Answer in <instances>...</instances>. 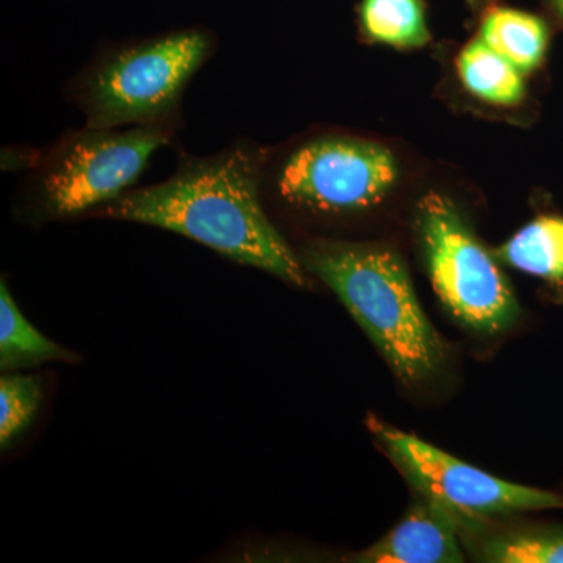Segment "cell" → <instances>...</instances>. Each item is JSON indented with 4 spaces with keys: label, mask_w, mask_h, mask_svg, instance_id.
Instances as JSON below:
<instances>
[{
    "label": "cell",
    "mask_w": 563,
    "mask_h": 563,
    "mask_svg": "<svg viewBox=\"0 0 563 563\" xmlns=\"http://www.w3.org/2000/svg\"><path fill=\"white\" fill-rule=\"evenodd\" d=\"M457 70L466 90L485 102L515 106L523 99V74L481 38L461 52Z\"/></svg>",
    "instance_id": "8fae6325"
},
{
    "label": "cell",
    "mask_w": 563,
    "mask_h": 563,
    "mask_svg": "<svg viewBox=\"0 0 563 563\" xmlns=\"http://www.w3.org/2000/svg\"><path fill=\"white\" fill-rule=\"evenodd\" d=\"M102 213L180 233L232 261L307 285L301 262L262 209L257 155L244 147L191 162L161 185L124 192Z\"/></svg>",
    "instance_id": "6da1fadb"
},
{
    "label": "cell",
    "mask_w": 563,
    "mask_h": 563,
    "mask_svg": "<svg viewBox=\"0 0 563 563\" xmlns=\"http://www.w3.org/2000/svg\"><path fill=\"white\" fill-rule=\"evenodd\" d=\"M303 262L335 291L402 383H421L439 368L444 343L426 317L395 251L318 242L303 252Z\"/></svg>",
    "instance_id": "7a4b0ae2"
},
{
    "label": "cell",
    "mask_w": 563,
    "mask_h": 563,
    "mask_svg": "<svg viewBox=\"0 0 563 563\" xmlns=\"http://www.w3.org/2000/svg\"><path fill=\"white\" fill-rule=\"evenodd\" d=\"M499 258L518 272L548 280H563V218L540 217L498 251Z\"/></svg>",
    "instance_id": "7c38bea8"
},
{
    "label": "cell",
    "mask_w": 563,
    "mask_h": 563,
    "mask_svg": "<svg viewBox=\"0 0 563 563\" xmlns=\"http://www.w3.org/2000/svg\"><path fill=\"white\" fill-rule=\"evenodd\" d=\"M483 559L493 563H563V532L503 533L484 544Z\"/></svg>",
    "instance_id": "5bb4252c"
},
{
    "label": "cell",
    "mask_w": 563,
    "mask_h": 563,
    "mask_svg": "<svg viewBox=\"0 0 563 563\" xmlns=\"http://www.w3.org/2000/svg\"><path fill=\"white\" fill-rule=\"evenodd\" d=\"M398 177V162L383 144L328 136L292 152L277 185L292 206L318 213H350L383 202Z\"/></svg>",
    "instance_id": "8992f818"
},
{
    "label": "cell",
    "mask_w": 563,
    "mask_h": 563,
    "mask_svg": "<svg viewBox=\"0 0 563 563\" xmlns=\"http://www.w3.org/2000/svg\"><path fill=\"white\" fill-rule=\"evenodd\" d=\"M168 133L157 125H139L132 131L91 129L63 144L44 177L51 211L70 217L110 202L139 179Z\"/></svg>",
    "instance_id": "52a82bcc"
},
{
    "label": "cell",
    "mask_w": 563,
    "mask_h": 563,
    "mask_svg": "<svg viewBox=\"0 0 563 563\" xmlns=\"http://www.w3.org/2000/svg\"><path fill=\"white\" fill-rule=\"evenodd\" d=\"M417 229L433 290L459 321L495 333L517 320L520 306L512 287L450 198L422 196Z\"/></svg>",
    "instance_id": "3957f363"
},
{
    "label": "cell",
    "mask_w": 563,
    "mask_h": 563,
    "mask_svg": "<svg viewBox=\"0 0 563 563\" xmlns=\"http://www.w3.org/2000/svg\"><path fill=\"white\" fill-rule=\"evenodd\" d=\"M368 426L413 487L461 525L493 515L563 509L562 496L553 492L507 483L376 417L368 418Z\"/></svg>",
    "instance_id": "5b68a950"
},
{
    "label": "cell",
    "mask_w": 563,
    "mask_h": 563,
    "mask_svg": "<svg viewBox=\"0 0 563 563\" xmlns=\"http://www.w3.org/2000/svg\"><path fill=\"white\" fill-rule=\"evenodd\" d=\"M207 49L203 33L181 32L114 55L88 81L90 128L157 124L176 107Z\"/></svg>",
    "instance_id": "277c9868"
},
{
    "label": "cell",
    "mask_w": 563,
    "mask_h": 563,
    "mask_svg": "<svg viewBox=\"0 0 563 563\" xmlns=\"http://www.w3.org/2000/svg\"><path fill=\"white\" fill-rule=\"evenodd\" d=\"M41 379L38 376L7 374L0 379V444L2 450L33 420L38 410Z\"/></svg>",
    "instance_id": "9a60e30c"
},
{
    "label": "cell",
    "mask_w": 563,
    "mask_h": 563,
    "mask_svg": "<svg viewBox=\"0 0 563 563\" xmlns=\"http://www.w3.org/2000/svg\"><path fill=\"white\" fill-rule=\"evenodd\" d=\"M459 523L453 514L421 495L420 501L379 542L355 555L365 563L463 562Z\"/></svg>",
    "instance_id": "ba28073f"
},
{
    "label": "cell",
    "mask_w": 563,
    "mask_h": 563,
    "mask_svg": "<svg viewBox=\"0 0 563 563\" xmlns=\"http://www.w3.org/2000/svg\"><path fill=\"white\" fill-rule=\"evenodd\" d=\"M481 40L526 74L543 60L548 27L540 18L525 11L495 9L485 16Z\"/></svg>",
    "instance_id": "9c48e42d"
},
{
    "label": "cell",
    "mask_w": 563,
    "mask_h": 563,
    "mask_svg": "<svg viewBox=\"0 0 563 563\" xmlns=\"http://www.w3.org/2000/svg\"><path fill=\"white\" fill-rule=\"evenodd\" d=\"M73 352L52 342L38 329L33 328L27 318L18 309L11 298L9 287L0 285V368L3 372L31 368L41 363L73 361Z\"/></svg>",
    "instance_id": "30bf717a"
},
{
    "label": "cell",
    "mask_w": 563,
    "mask_h": 563,
    "mask_svg": "<svg viewBox=\"0 0 563 563\" xmlns=\"http://www.w3.org/2000/svg\"><path fill=\"white\" fill-rule=\"evenodd\" d=\"M553 2V5L555 7V10L561 13V16L563 18V0H551Z\"/></svg>",
    "instance_id": "2e32d148"
},
{
    "label": "cell",
    "mask_w": 563,
    "mask_h": 563,
    "mask_svg": "<svg viewBox=\"0 0 563 563\" xmlns=\"http://www.w3.org/2000/svg\"><path fill=\"white\" fill-rule=\"evenodd\" d=\"M362 25L374 41L396 47L428 43L424 13L418 0H363Z\"/></svg>",
    "instance_id": "4fadbf2b"
}]
</instances>
